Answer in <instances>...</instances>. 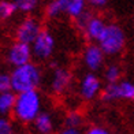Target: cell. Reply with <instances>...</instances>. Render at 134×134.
Returning <instances> with one entry per match:
<instances>
[{"label":"cell","mask_w":134,"mask_h":134,"mask_svg":"<svg viewBox=\"0 0 134 134\" xmlns=\"http://www.w3.org/2000/svg\"><path fill=\"white\" fill-rule=\"evenodd\" d=\"M44 15L48 18V19H58V18L63 16L62 10H60V7H59L58 0H51V2L45 5Z\"/></svg>","instance_id":"19"},{"label":"cell","mask_w":134,"mask_h":134,"mask_svg":"<svg viewBox=\"0 0 134 134\" xmlns=\"http://www.w3.org/2000/svg\"><path fill=\"white\" fill-rule=\"evenodd\" d=\"M103 92V82L100 77L93 71H88L80 80L78 83V94L85 101H92L96 97L101 96Z\"/></svg>","instance_id":"9"},{"label":"cell","mask_w":134,"mask_h":134,"mask_svg":"<svg viewBox=\"0 0 134 134\" xmlns=\"http://www.w3.org/2000/svg\"><path fill=\"white\" fill-rule=\"evenodd\" d=\"M15 100H16V93L14 90L0 92V116H10V115H13Z\"/></svg>","instance_id":"14"},{"label":"cell","mask_w":134,"mask_h":134,"mask_svg":"<svg viewBox=\"0 0 134 134\" xmlns=\"http://www.w3.org/2000/svg\"><path fill=\"white\" fill-rule=\"evenodd\" d=\"M11 75V89L15 93L26 92V90L38 89L44 80L42 69L36 62H29L23 66L13 67L10 71Z\"/></svg>","instance_id":"2"},{"label":"cell","mask_w":134,"mask_h":134,"mask_svg":"<svg viewBox=\"0 0 134 134\" xmlns=\"http://www.w3.org/2000/svg\"><path fill=\"white\" fill-rule=\"evenodd\" d=\"M63 125L69 127H78L81 129L83 125V115L80 111H70L64 115L63 118Z\"/></svg>","instance_id":"18"},{"label":"cell","mask_w":134,"mask_h":134,"mask_svg":"<svg viewBox=\"0 0 134 134\" xmlns=\"http://www.w3.org/2000/svg\"><path fill=\"white\" fill-rule=\"evenodd\" d=\"M55 37L53 34L47 29H42L41 33L37 36V38L32 44V51H33V58L37 62H47L52 58L55 52Z\"/></svg>","instance_id":"7"},{"label":"cell","mask_w":134,"mask_h":134,"mask_svg":"<svg viewBox=\"0 0 134 134\" xmlns=\"http://www.w3.org/2000/svg\"><path fill=\"white\" fill-rule=\"evenodd\" d=\"M103 77L107 83H114V82H118L120 81V77H122V69L120 66L116 63H109L104 67L103 70Z\"/></svg>","instance_id":"15"},{"label":"cell","mask_w":134,"mask_h":134,"mask_svg":"<svg viewBox=\"0 0 134 134\" xmlns=\"http://www.w3.org/2000/svg\"><path fill=\"white\" fill-rule=\"evenodd\" d=\"M107 25L108 23H105V19L103 16L92 14L89 19L85 22V25L81 27V32L89 42H97L100 40L101 34L104 33Z\"/></svg>","instance_id":"12"},{"label":"cell","mask_w":134,"mask_h":134,"mask_svg":"<svg viewBox=\"0 0 134 134\" xmlns=\"http://www.w3.org/2000/svg\"><path fill=\"white\" fill-rule=\"evenodd\" d=\"M101 100L107 103L118 101V100L134 101V82L120 80L114 83H107V86L103 88Z\"/></svg>","instance_id":"6"},{"label":"cell","mask_w":134,"mask_h":134,"mask_svg":"<svg viewBox=\"0 0 134 134\" xmlns=\"http://www.w3.org/2000/svg\"><path fill=\"white\" fill-rule=\"evenodd\" d=\"M42 23L37 16L27 15L18 23L14 30V37L16 41L26 42V44H33V41L37 38V36L41 33Z\"/></svg>","instance_id":"5"},{"label":"cell","mask_w":134,"mask_h":134,"mask_svg":"<svg viewBox=\"0 0 134 134\" xmlns=\"http://www.w3.org/2000/svg\"><path fill=\"white\" fill-rule=\"evenodd\" d=\"M0 134H18L13 119L8 116H0Z\"/></svg>","instance_id":"20"},{"label":"cell","mask_w":134,"mask_h":134,"mask_svg":"<svg viewBox=\"0 0 134 134\" xmlns=\"http://www.w3.org/2000/svg\"><path fill=\"white\" fill-rule=\"evenodd\" d=\"M86 2H88V4H89L92 8L101 10V8H104L105 5L108 4L109 0H86Z\"/></svg>","instance_id":"24"},{"label":"cell","mask_w":134,"mask_h":134,"mask_svg":"<svg viewBox=\"0 0 134 134\" xmlns=\"http://www.w3.org/2000/svg\"><path fill=\"white\" fill-rule=\"evenodd\" d=\"M30 126V131L34 134H55L58 131L56 114L49 109H42Z\"/></svg>","instance_id":"11"},{"label":"cell","mask_w":134,"mask_h":134,"mask_svg":"<svg viewBox=\"0 0 134 134\" xmlns=\"http://www.w3.org/2000/svg\"><path fill=\"white\" fill-rule=\"evenodd\" d=\"M105 56L107 55L104 53V51L101 49L97 42H89V44L83 48V51H82L83 67L88 71H93V72L104 69Z\"/></svg>","instance_id":"10"},{"label":"cell","mask_w":134,"mask_h":134,"mask_svg":"<svg viewBox=\"0 0 134 134\" xmlns=\"http://www.w3.org/2000/svg\"><path fill=\"white\" fill-rule=\"evenodd\" d=\"M42 105H44V99L38 89L16 93L13 118L21 125H30L44 109Z\"/></svg>","instance_id":"1"},{"label":"cell","mask_w":134,"mask_h":134,"mask_svg":"<svg viewBox=\"0 0 134 134\" xmlns=\"http://www.w3.org/2000/svg\"><path fill=\"white\" fill-rule=\"evenodd\" d=\"M4 59H5V62H7V64L11 66V69H13V67H18V66H23L29 62H32L34 59L32 45L15 40L14 42H11V44L5 48Z\"/></svg>","instance_id":"4"},{"label":"cell","mask_w":134,"mask_h":134,"mask_svg":"<svg viewBox=\"0 0 134 134\" xmlns=\"http://www.w3.org/2000/svg\"><path fill=\"white\" fill-rule=\"evenodd\" d=\"M2 72H3V71H2V70H0V75H2Z\"/></svg>","instance_id":"26"},{"label":"cell","mask_w":134,"mask_h":134,"mask_svg":"<svg viewBox=\"0 0 134 134\" xmlns=\"http://www.w3.org/2000/svg\"><path fill=\"white\" fill-rule=\"evenodd\" d=\"M13 2L16 5V10L26 15H30L34 11H37L41 4V0H13Z\"/></svg>","instance_id":"16"},{"label":"cell","mask_w":134,"mask_h":134,"mask_svg":"<svg viewBox=\"0 0 134 134\" xmlns=\"http://www.w3.org/2000/svg\"><path fill=\"white\" fill-rule=\"evenodd\" d=\"M5 90H13L10 72H2V75H0V92H5Z\"/></svg>","instance_id":"21"},{"label":"cell","mask_w":134,"mask_h":134,"mask_svg":"<svg viewBox=\"0 0 134 134\" xmlns=\"http://www.w3.org/2000/svg\"><path fill=\"white\" fill-rule=\"evenodd\" d=\"M18 134H34V133H32V131H21V133H18Z\"/></svg>","instance_id":"25"},{"label":"cell","mask_w":134,"mask_h":134,"mask_svg":"<svg viewBox=\"0 0 134 134\" xmlns=\"http://www.w3.org/2000/svg\"><path fill=\"white\" fill-rule=\"evenodd\" d=\"M97 44L107 56H116L126 45V34L118 23H108Z\"/></svg>","instance_id":"3"},{"label":"cell","mask_w":134,"mask_h":134,"mask_svg":"<svg viewBox=\"0 0 134 134\" xmlns=\"http://www.w3.org/2000/svg\"><path fill=\"white\" fill-rule=\"evenodd\" d=\"M83 134H111V133L103 126H92V127H89Z\"/></svg>","instance_id":"23"},{"label":"cell","mask_w":134,"mask_h":134,"mask_svg":"<svg viewBox=\"0 0 134 134\" xmlns=\"http://www.w3.org/2000/svg\"><path fill=\"white\" fill-rule=\"evenodd\" d=\"M71 83H72V74L67 67L56 66L51 70L49 77H48V89H49L51 93L56 96L64 94L71 88Z\"/></svg>","instance_id":"8"},{"label":"cell","mask_w":134,"mask_h":134,"mask_svg":"<svg viewBox=\"0 0 134 134\" xmlns=\"http://www.w3.org/2000/svg\"><path fill=\"white\" fill-rule=\"evenodd\" d=\"M16 5L13 0H0V19L8 21L16 13Z\"/></svg>","instance_id":"17"},{"label":"cell","mask_w":134,"mask_h":134,"mask_svg":"<svg viewBox=\"0 0 134 134\" xmlns=\"http://www.w3.org/2000/svg\"><path fill=\"white\" fill-rule=\"evenodd\" d=\"M55 134H83L81 131V129L78 127H69V126H64L62 129H59Z\"/></svg>","instance_id":"22"},{"label":"cell","mask_w":134,"mask_h":134,"mask_svg":"<svg viewBox=\"0 0 134 134\" xmlns=\"http://www.w3.org/2000/svg\"><path fill=\"white\" fill-rule=\"evenodd\" d=\"M58 3L63 16H67L72 21H77L86 13L89 5L86 0H58Z\"/></svg>","instance_id":"13"},{"label":"cell","mask_w":134,"mask_h":134,"mask_svg":"<svg viewBox=\"0 0 134 134\" xmlns=\"http://www.w3.org/2000/svg\"><path fill=\"white\" fill-rule=\"evenodd\" d=\"M0 22H2V19H0Z\"/></svg>","instance_id":"27"}]
</instances>
